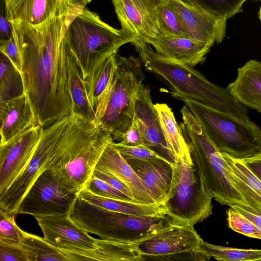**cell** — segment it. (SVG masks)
<instances>
[{
  "mask_svg": "<svg viewBox=\"0 0 261 261\" xmlns=\"http://www.w3.org/2000/svg\"><path fill=\"white\" fill-rule=\"evenodd\" d=\"M70 10L60 11L37 25L12 22L23 92L37 124L43 128L72 114L67 49L62 39Z\"/></svg>",
  "mask_w": 261,
  "mask_h": 261,
  "instance_id": "cell-1",
  "label": "cell"
},
{
  "mask_svg": "<svg viewBox=\"0 0 261 261\" xmlns=\"http://www.w3.org/2000/svg\"><path fill=\"white\" fill-rule=\"evenodd\" d=\"M111 135L93 121L72 114L57 142L47 170L65 188L77 193L85 188Z\"/></svg>",
  "mask_w": 261,
  "mask_h": 261,
  "instance_id": "cell-2",
  "label": "cell"
},
{
  "mask_svg": "<svg viewBox=\"0 0 261 261\" xmlns=\"http://www.w3.org/2000/svg\"><path fill=\"white\" fill-rule=\"evenodd\" d=\"M146 69L164 79L176 98L194 100L243 121H249L246 106L237 101L227 88L207 80L192 67L158 54L149 44L136 48Z\"/></svg>",
  "mask_w": 261,
  "mask_h": 261,
  "instance_id": "cell-3",
  "label": "cell"
},
{
  "mask_svg": "<svg viewBox=\"0 0 261 261\" xmlns=\"http://www.w3.org/2000/svg\"><path fill=\"white\" fill-rule=\"evenodd\" d=\"M62 39L83 79L121 46L135 42L127 31L111 27L85 8L70 18Z\"/></svg>",
  "mask_w": 261,
  "mask_h": 261,
  "instance_id": "cell-4",
  "label": "cell"
},
{
  "mask_svg": "<svg viewBox=\"0 0 261 261\" xmlns=\"http://www.w3.org/2000/svg\"><path fill=\"white\" fill-rule=\"evenodd\" d=\"M140 60L116 55L110 81L95 109L94 123L120 141L135 115L134 98L145 79Z\"/></svg>",
  "mask_w": 261,
  "mask_h": 261,
  "instance_id": "cell-5",
  "label": "cell"
},
{
  "mask_svg": "<svg viewBox=\"0 0 261 261\" xmlns=\"http://www.w3.org/2000/svg\"><path fill=\"white\" fill-rule=\"evenodd\" d=\"M181 113L180 126L198 178L208 195L222 205L248 206L230 178L221 152L207 137L199 121L185 105Z\"/></svg>",
  "mask_w": 261,
  "mask_h": 261,
  "instance_id": "cell-6",
  "label": "cell"
},
{
  "mask_svg": "<svg viewBox=\"0 0 261 261\" xmlns=\"http://www.w3.org/2000/svg\"><path fill=\"white\" fill-rule=\"evenodd\" d=\"M68 215L77 225L101 239L136 245L172 223L166 213L141 216L117 212L78 196Z\"/></svg>",
  "mask_w": 261,
  "mask_h": 261,
  "instance_id": "cell-7",
  "label": "cell"
},
{
  "mask_svg": "<svg viewBox=\"0 0 261 261\" xmlns=\"http://www.w3.org/2000/svg\"><path fill=\"white\" fill-rule=\"evenodd\" d=\"M178 99L199 121L220 152L243 159L261 151V129L253 122L231 117L194 100Z\"/></svg>",
  "mask_w": 261,
  "mask_h": 261,
  "instance_id": "cell-8",
  "label": "cell"
},
{
  "mask_svg": "<svg viewBox=\"0 0 261 261\" xmlns=\"http://www.w3.org/2000/svg\"><path fill=\"white\" fill-rule=\"evenodd\" d=\"M162 205L174 224L194 226L212 214V198L193 164H175L171 190Z\"/></svg>",
  "mask_w": 261,
  "mask_h": 261,
  "instance_id": "cell-9",
  "label": "cell"
},
{
  "mask_svg": "<svg viewBox=\"0 0 261 261\" xmlns=\"http://www.w3.org/2000/svg\"><path fill=\"white\" fill-rule=\"evenodd\" d=\"M70 116L43 128L29 162L10 186L0 193L1 210L9 215L17 214L18 207L26 193L38 177L47 169L54 148L68 125Z\"/></svg>",
  "mask_w": 261,
  "mask_h": 261,
  "instance_id": "cell-10",
  "label": "cell"
},
{
  "mask_svg": "<svg viewBox=\"0 0 261 261\" xmlns=\"http://www.w3.org/2000/svg\"><path fill=\"white\" fill-rule=\"evenodd\" d=\"M203 242L194 226L172 223L137 245L143 261H207L201 250Z\"/></svg>",
  "mask_w": 261,
  "mask_h": 261,
  "instance_id": "cell-11",
  "label": "cell"
},
{
  "mask_svg": "<svg viewBox=\"0 0 261 261\" xmlns=\"http://www.w3.org/2000/svg\"><path fill=\"white\" fill-rule=\"evenodd\" d=\"M77 194L64 187L53 173L46 170L22 199L17 214H29L34 217L68 215Z\"/></svg>",
  "mask_w": 261,
  "mask_h": 261,
  "instance_id": "cell-12",
  "label": "cell"
},
{
  "mask_svg": "<svg viewBox=\"0 0 261 261\" xmlns=\"http://www.w3.org/2000/svg\"><path fill=\"white\" fill-rule=\"evenodd\" d=\"M112 1L121 29L133 36L135 48L162 35L157 20L160 0Z\"/></svg>",
  "mask_w": 261,
  "mask_h": 261,
  "instance_id": "cell-13",
  "label": "cell"
},
{
  "mask_svg": "<svg viewBox=\"0 0 261 261\" xmlns=\"http://www.w3.org/2000/svg\"><path fill=\"white\" fill-rule=\"evenodd\" d=\"M35 218L42 230L43 238L64 253L91 251L97 247V239L90 236L67 214Z\"/></svg>",
  "mask_w": 261,
  "mask_h": 261,
  "instance_id": "cell-14",
  "label": "cell"
},
{
  "mask_svg": "<svg viewBox=\"0 0 261 261\" xmlns=\"http://www.w3.org/2000/svg\"><path fill=\"white\" fill-rule=\"evenodd\" d=\"M43 127L33 126L0 145V193L14 180L29 162Z\"/></svg>",
  "mask_w": 261,
  "mask_h": 261,
  "instance_id": "cell-15",
  "label": "cell"
},
{
  "mask_svg": "<svg viewBox=\"0 0 261 261\" xmlns=\"http://www.w3.org/2000/svg\"><path fill=\"white\" fill-rule=\"evenodd\" d=\"M135 115L143 144L168 161L175 163L158 114L152 103L149 88L142 84L134 98Z\"/></svg>",
  "mask_w": 261,
  "mask_h": 261,
  "instance_id": "cell-16",
  "label": "cell"
},
{
  "mask_svg": "<svg viewBox=\"0 0 261 261\" xmlns=\"http://www.w3.org/2000/svg\"><path fill=\"white\" fill-rule=\"evenodd\" d=\"M181 16L190 38L212 46L222 42L226 35L227 20L217 17L186 0L164 2Z\"/></svg>",
  "mask_w": 261,
  "mask_h": 261,
  "instance_id": "cell-17",
  "label": "cell"
},
{
  "mask_svg": "<svg viewBox=\"0 0 261 261\" xmlns=\"http://www.w3.org/2000/svg\"><path fill=\"white\" fill-rule=\"evenodd\" d=\"M125 160L155 202L162 205L171 190L175 163L157 159Z\"/></svg>",
  "mask_w": 261,
  "mask_h": 261,
  "instance_id": "cell-18",
  "label": "cell"
},
{
  "mask_svg": "<svg viewBox=\"0 0 261 261\" xmlns=\"http://www.w3.org/2000/svg\"><path fill=\"white\" fill-rule=\"evenodd\" d=\"M95 169L107 171L123 182L132 191L136 201L143 204L156 203L141 178L121 155L112 141L106 146Z\"/></svg>",
  "mask_w": 261,
  "mask_h": 261,
  "instance_id": "cell-19",
  "label": "cell"
},
{
  "mask_svg": "<svg viewBox=\"0 0 261 261\" xmlns=\"http://www.w3.org/2000/svg\"><path fill=\"white\" fill-rule=\"evenodd\" d=\"M0 145L37 124L27 95L23 93L10 99L0 101Z\"/></svg>",
  "mask_w": 261,
  "mask_h": 261,
  "instance_id": "cell-20",
  "label": "cell"
},
{
  "mask_svg": "<svg viewBox=\"0 0 261 261\" xmlns=\"http://www.w3.org/2000/svg\"><path fill=\"white\" fill-rule=\"evenodd\" d=\"M162 57L193 67L204 61L212 46L191 38L166 37L162 35L149 42Z\"/></svg>",
  "mask_w": 261,
  "mask_h": 261,
  "instance_id": "cell-21",
  "label": "cell"
},
{
  "mask_svg": "<svg viewBox=\"0 0 261 261\" xmlns=\"http://www.w3.org/2000/svg\"><path fill=\"white\" fill-rule=\"evenodd\" d=\"M10 22L40 24L55 14L70 8L67 0H3Z\"/></svg>",
  "mask_w": 261,
  "mask_h": 261,
  "instance_id": "cell-22",
  "label": "cell"
},
{
  "mask_svg": "<svg viewBox=\"0 0 261 261\" xmlns=\"http://www.w3.org/2000/svg\"><path fill=\"white\" fill-rule=\"evenodd\" d=\"M227 88L237 101L261 113V62H246Z\"/></svg>",
  "mask_w": 261,
  "mask_h": 261,
  "instance_id": "cell-23",
  "label": "cell"
},
{
  "mask_svg": "<svg viewBox=\"0 0 261 261\" xmlns=\"http://www.w3.org/2000/svg\"><path fill=\"white\" fill-rule=\"evenodd\" d=\"M95 250L64 254L70 261H143L137 245L119 241L97 239Z\"/></svg>",
  "mask_w": 261,
  "mask_h": 261,
  "instance_id": "cell-24",
  "label": "cell"
},
{
  "mask_svg": "<svg viewBox=\"0 0 261 261\" xmlns=\"http://www.w3.org/2000/svg\"><path fill=\"white\" fill-rule=\"evenodd\" d=\"M221 154L230 178L248 205L261 212V180L241 159Z\"/></svg>",
  "mask_w": 261,
  "mask_h": 261,
  "instance_id": "cell-25",
  "label": "cell"
},
{
  "mask_svg": "<svg viewBox=\"0 0 261 261\" xmlns=\"http://www.w3.org/2000/svg\"><path fill=\"white\" fill-rule=\"evenodd\" d=\"M154 106L168 144L174 155L175 163L193 164L188 143L171 109L164 103H156Z\"/></svg>",
  "mask_w": 261,
  "mask_h": 261,
  "instance_id": "cell-26",
  "label": "cell"
},
{
  "mask_svg": "<svg viewBox=\"0 0 261 261\" xmlns=\"http://www.w3.org/2000/svg\"><path fill=\"white\" fill-rule=\"evenodd\" d=\"M77 196L87 202L105 209L141 216L155 215L166 213L161 204H143L96 195L86 188L81 190Z\"/></svg>",
  "mask_w": 261,
  "mask_h": 261,
  "instance_id": "cell-27",
  "label": "cell"
},
{
  "mask_svg": "<svg viewBox=\"0 0 261 261\" xmlns=\"http://www.w3.org/2000/svg\"><path fill=\"white\" fill-rule=\"evenodd\" d=\"M67 49L69 86L72 102V114L80 115L93 121L95 113L88 101L84 79L74 57L67 48Z\"/></svg>",
  "mask_w": 261,
  "mask_h": 261,
  "instance_id": "cell-28",
  "label": "cell"
},
{
  "mask_svg": "<svg viewBox=\"0 0 261 261\" xmlns=\"http://www.w3.org/2000/svg\"><path fill=\"white\" fill-rule=\"evenodd\" d=\"M117 53L111 55L96 66L84 79L88 101L94 111L114 71Z\"/></svg>",
  "mask_w": 261,
  "mask_h": 261,
  "instance_id": "cell-29",
  "label": "cell"
},
{
  "mask_svg": "<svg viewBox=\"0 0 261 261\" xmlns=\"http://www.w3.org/2000/svg\"><path fill=\"white\" fill-rule=\"evenodd\" d=\"M201 250L210 259L219 261H261V249L222 246L203 241Z\"/></svg>",
  "mask_w": 261,
  "mask_h": 261,
  "instance_id": "cell-30",
  "label": "cell"
},
{
  "mask_svg": "<svg viewBox=\"0 0 261 261\" xmlns=\"http://www.w3.org/2000/svg\"><path fill=\"white\" fill-rule=\"evenodd\" d=\"M157 20L159 31L162 35L191 38L180 15L161 1L157 8Z\"/></svg>",
  "mask_w": 261,
  "mask_h": 261,
  "instance_id": "cell-31",
  "label": "cell"
},
{
  "mask_svg": "<svg viewBox=\"0 0 261 261\" xmlns=\"http://www.w3.org/2000/svg\"><path fill=\"white\" fill-rule=\"evenodd\" d=\"M23 92L19 72L8 58L1 53L0 63V101L10 99Z\"/></svg>",
  "mask_w": 261,
  "mask_h": 261,
  "instance_id": "cell-32",
  "label": "cell"
},
{
  "mask_svg": "<svg viewBox=\"0 0 261 261\" xmlns=\"http://www.w3.org/2000/svg\"><path fill=\"white\" fill-rule=\"evenodd\" d=\"M21 243L33 255L34 260L70 261L64 253L43 238L23 231Z\"/></svg>",
  "mask_w": 261,
  "mask_h": 261,
  "instance_id": "cell-33",
  "label": "cell"
},
{
  "mask_svg": "<svg viewBox=\"0 0 261 261\" xmlns=\"http://www.w3.org/2000/svg\"><path fill=\"white\" fill-rule=\"evenodd\" d=\"M209 13L227 20L243 11V5L248 1L261 0H186Z\"/></svg>",
  "mask_w": 261,
  "mask_h": 261,
  "instance_id": "cell-34",
  "label": "cell"
},
{
  "mask_svg": "<svg viewBox=\"0 0 261 261\" xmlns=\"http://www.w3.org/2000/svg\"><path fill=\"white\" fill-rule=\"evenodd\" d=\"M228 227L233 231L248 237L261 240V232L243 214L230 207L226 212Z\"/></svg>",
  "mask_w": 261,
  "mask_h": 261,
  "instance_id": "cell-35",
  "label": "cell"
},
{
  "mask_svg": "<svg viewBox=\"0 0 261 261\" xmlns=\"http://www.w3.org/2000/svg\"><path fill=\"white\" fill-rule=\"evenodd\" d=\"M2 261H35L32 253L21 243L0 240Z\"/></svg>",
  "mask_w": 261,
  "mask_h": 261,
  "instance_id": "cell-36",
  "label": "cell"
},
{
  "mask_svg": "<svg viewBox=\"0 0 261 261\" xmlns=\"http://www.w3.org/2000/svg\"><path fill=\"white\" fill-rule=\"evenodd\" d=\"M15 215H9L0 210V240L21 243L23 230L16 224Z\"/></svg>",
  "mask_w": 261,
  "mask_h": 261,
  "instance_id": "cell-37",
  "label": "cell"
},
{
  "mask_svg": "<svg viewBox=\"0 0 261 261\" xmlns=\"http://www.w3.org/2000/svg\"><path fill=\"white\" fill-rule=\"evenodd\" d=\"M85 188L92 193L103 197L135 202L125 194L112 187L105 180L92 175Z\"/></svg>",
  "mask_w": 261,
  "mask_h": 261,
  "instance_id": "cell-38",
  "label": "cell"
},
{
  "mask_svg": "<svg viewBox=\"0 0 261 261\" xmlns=\"http://www.w3.org/2000/svg\"><path fill=\"white\" fill-rule=\"evenodd\" d=\"M114 145L121 155L125 159H161L168 161L144 144L128 146L114 142Z\"/></svg>",
  "mask_w": 261,
  "mask_h": 261,
  "instance_id": "cell-39",
  "label": "cell"
},
{
  "mask_svg": "<svg viewBox=\"0 0 261 261\" xmlns=\"http://www.w3.org/2000/svg\"><path fill=\"white\" fill-rule=\"evenodd\" d=\"M93 175L107 182L114 188L125 194L135 202H137L131 190L114 175L107 171L97 169H95Z\"/></svg>",
  "mask_w": 261,
  "mask_h": 261,
  "instance_id": "cell-40",
  "label": "cell"
},
{
  "mask_svg": "<svg viewBox=\"0 0 261 261\" xmlns=\"http://www.w3.org/2000/svg\"><path fill=\"white\" fill-rule=\"evenodd\" d=\"M1 53L6 56L13 66L20 73L21 63L18 50L13 36L0 41Z\"/></svg>",
  "mask_w": 261,
  "mask_h": 261,
  "instance_id": "cell-41",
  "label": "cell"
},
{
  "mask_svg": "<svg viewBox=\"0 0 261 261\" xmlns=\"http://www.w3.org/2000/svg\"><path fill=\"white\" fill-rule=\"evenodd\" d=\"M120 144L128 146H135L143 144L141 132L137 120L134 118L131 125L124 134Z\"/></svg>",
  "mask_w": 261,
  "mask_h": 261,
  "instance_id": "cell-42",
  "label": "cell"
},
{
  "mask_svg": "<svg viewBox=\"0 0 261 261\" xmlns=\"http://www.w3.org/2000/svg\"><path fill=\"white\" fill-rule=\"evenodd\" d=\"M231 207L238 211L251 222L261 232V212L250 206L244 205H232Z\"/></svg>",
  "mask_w": 261,
  "mask_h": 261,
  "instance_id": "cell-43",
  "label": "cell"
},
{
  "mask_svg": "<svg viewBox=\"0 0 261 261\" xmlns=\"http://www.w3.org/2000/svg\"><path fill=\"white\" fill-rule=\"evenodd\" d=\"M13 36V26L8 19L3 0H1L0 18V41L8 40Z\"/></svg>",
  "mask_w": 261,
  "mask_h": 261,
  "instance_id": "cell-44",
  "label": "cell"
},
{
  "mask_svg": "<svg viewBox=\"0 0 261 261\" xmlns=\"http://www.w3.org/2000/svg\"><path fill=\"white\" fill-rule=\"evenodd\" d=\"M241 160L261 180V151L253 156Z\"/></svg>",
  "mask_w": 261,
  "mask_h": 261,
  "instance_id": "cell-45",
  "label": "cell"
},
{
  "mask_svg": "<svg viewBox=\"0 0 261 261\" xmlns=\"http://www.w3.org/2000/svg\"><path fill=\"white\" fill-rule=\"evenodd\" d=\"M71 8H79L80 9L84 8L85 6L92 0H67Z\"/></svg>",
  "mask_w": 261,
  "mask_h": 261,
  "instance_id": "cell-46",
  "label": "cell"
},
{
  "mask_svg": "<svg viewBox=\"0 0 261 261\" xmlns=\"http://www.w3.org/2000/svg\"><path fill=\"white\" fill-rule=\"evenodd\" d=\"M258 17L261 21V7L259 9V10L258 11Z\"/></svg>",
  "mask_w": 261,
  "mask_h": 261,
  "instance_id": "cell-47",
  "label": "cell"
},
{
  "mask_svg": "<svg viewBox=\"0 0 261 261\" xmlns=\"http://www.w3.org/2000/svg\"><path fill=\"white\" fill-rule=\"evenodd\" d=\"M161 2H164L165 1V0H160Z\"/></svg>",
  "mask_w": 261,
  "mask_h": 261,
  "instance_id": "cell-48",
  "label": "cell"
}]
</instances>
